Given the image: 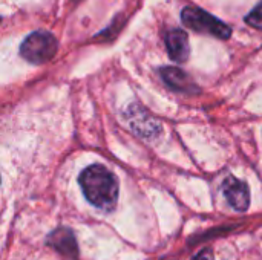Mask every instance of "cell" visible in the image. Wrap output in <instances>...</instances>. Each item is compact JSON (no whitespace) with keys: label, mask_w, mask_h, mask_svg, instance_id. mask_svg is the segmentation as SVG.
I'll list each match as a JSON object with an SVG mask.
<instances>
[{"label":"cell","mask_w":262,"mask_h":260,"mask_svg":"<svg viewBox=\"0 0 262 260\" xmlns=\"http://www.w3.org/2000/svg\"><path fill=\"white\" fill-rule=\"evenodd\" d=\"M78 184L86 196V199L97 208L103 211H112L118 202L120 185L117 176L101 164H92L86 167Z\"/></svg>","instance_id":"obj_1"},{"label":"cell","mask_w":262,"mask_h":260,"mask_svg":"<svg viewBox=\"0 0 262 260\" xmlns=\"http://www.w3.org/2000/svg\"><path fill=\"white\" fill-rule=\"evenodd\" d=\"M58 49L57 38L46 31H35L29 34L21 46H20V55L32 63V64H41L54 58Z\"/></svg>","instance_id":"obj_2"},{"label":"cell","mask_w":262,"mask_h":260,"mask_svg":"<svg viewBox=\"0 0 262 260\" xmlns=\"http://www.w3.org/2000/svg\"><path fill=\"white\" fill-rule=\"evenodd\" d=\"M181 21L196 32L210 34L221 40H227L232 35V29L224 21L196 6L184 8L181 12Z\"/></svg>","instance_id":"obj_3"},{"label":"cell","mask_w":262,"mask_h":260,"mask_svg":"<svg viewBox=\"0 0 262 260\" xmlns=\"http://www.w3.org/2000/svg\"><path fill=\"white\" fill-rule=\"evenodd\" d=\"M223 195L236 211H246L250 205V190L249 185L233 176H229L223 182Z\"/></svg>","instance_id":"obj_4"},{"label":"cell","mask_w":262,"mask_h":260,"mask_svg":"<svg viewBox=\"0 0 262 260\" xmlns=\"http://www.w3.org/2000/svg\"><path fill=\"white\" fill-rule=\"evenodd\" d=\"M166 48L170 60H173L175 63L187 61L190 55L189 35L183 29H170L166 35Z\"/></svg>","instance_id":"obj_5"},{"label":"cell","mask_w":262,"mask_h":260,"mask_svg":"<svg viewBox=\"0 0 262 260\" xmlns=\"http://www.w3.org/2000/svg\"><path fill=\"white\" fill-rule=\"evenodd\" d=\"M160 74H161V78L164 80V83L173 90L184 92V93H196L198 92V86L180 67H172V66L163 67L160 70Z\"/></svg>","instance_id":"obj_6"},{"label":"cell","mask_w":262,"mask_h":260,"mask_svg":"<svg viewBox=\"0 0 262 260\" xmlns=\"http://www.w3.org/2000/svg\"><path fill=\"white\" fill-rule=\"evenodd\" d=\"M48 245L57 250L60 254L66 256L69 260L77 257V244L75 238L68 228H58L48 238Z\"/></svg>","instance_id":"obj_7"},{"label":"cell","mask_w":262,"mask_h":260,"mask_svg":"<svg viewBox=\"0 0 262 260\" xmlns=\"http://www.w3.org/2000/svg\"><path fill=\"white\" fill-rule=\"evenodd\" d=\"M246 23L255 29H261L262 31V0L247 14Z\"/></svg>","instance_id":"obj_8"},{"label":"cell","mask_w":262,"mask_h":260,"mask_svg":"<svg viewBox=\"0 0 262 260\" xmlns=\"http://www.w3.org/2000/svg\"><path fill=\"white\" fill-rule=\"evenodd\" d=\"M193 260H215V259H213V253H212V250H210V248H204L201 253H198V254L195 256V259Z\"/></svg>","instance_id":"obj_9"},{"label":"cell","mask_w":262,"mask_h":260,"mask_svg":"<svg viewBox=\"0 0 262 260\" xmlns=\"http://www.w3.org/2000/svg\"><path fill=\"white\" fill-rule=\"evenodd\" d=\"M74 2H81V0H74Z\"/></svg>","instance_id":"obj_10"}]
</instances>
